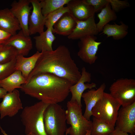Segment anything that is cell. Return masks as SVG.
<instances>
[{
	"instance_id": "1",
	"label": "cell",
	"mask_w": 135,
	"mask_h": 135,
	"mask_svg": "<svg viewBox=\"0 0 135 135\" xmlns=\"http://www.w3.org/2000/svg\"><path fill=\"white\" fill-rule=\"evenodd\" d=\"M41 53L26 82L33 76L42 73H49L64 78L72 85L80 78L81 72L65 46L60 45L54 50L42 51Z\"/></svg>"
},
{
	"instance_id": "2",
	"label": "cell",
	"mask_w": 135,
	"mask_h": 135,
	"mask_svg": "<svg viewBox=\"0 0 135 135\" xmlns=\"http://www.w3.org/2000/svg\"><path fill=\"white\" fill-rule=\"evenodd\" d=\"M68 80L49 73L33 76L20 90L24 94L48 104H58L68 96L72 85Z\"/></svg>"
},
{
	"instance_id": "3",
	"label": "cell",
	"mask_w": 135,
	"mask_h": 135,
	"mask_svg": "<svg viewBox=\"0 0 135 135\" xmlns=\"http://www.w3.org/2000/svg\"><path fill=\"white\" fill-rule=\"evenodd\" d=\"M49 104L40 101L23 108L20 117L26 134L47 135L44 129L43 115Z\"/></svg>"
},
{
	"instance_id": "4",
	"label": "cell",
	"mask_w": 135,
	"mask_h": 135,
	"mask_svg": "<svg viewBox=\"0 0 135 135\" xmlns=\"http://www.w3.org/2000/svg\"><path fill=\"white\" fill-rule=\"evenodd\" d=\"M47 135H64L68 128L65 110L58 104H50L43 115Z\"/></svg>"
},
{
	"instance_id": "5",
	"label": "cell",
	"mask_w": 135,
	"mask_h": 135,
	"mask_svg": "<svg viewBox=\"0 0 135 135\" xmlns=\"http://www.w3.org/2000/svg\"><path fill=\"white\" fill-rule=\"evenodd\" d=\"M67 107L65 110L66 122L70 126L67 128L66 134L85 135L88 130H91L92 121L84 117L82 107L76 102L68 101Z\"/></svg>"
},
{
	"instance_id": "6",
	"label": "cell",
	"mask_w": 135,
	"mask_h": 135,
	"mask_svg": "<svg viewBox=\"0 0 135 135\" xmlns=\"http://www.w3.org/2000/svg\"><path fill=\"white\" fill-rule=\"evenodd\" d=\"M121 104L109 93L104 92L102 97L92 108V115L114 127Z\"/></svg>"
},
{
	"instance_id": "7",
	"label": "cell",
	"mask_w": 135,
	"mask_h": 135,
	"mask_svg": "<svg viewBox=\"0 0 135 135\" xmlns=\"http://www.w3.org/2000/svg\"><path fill=\"white\" fill-rule=\"evenodd\" d=\"M110 94L118 100L122 107L135 102V80L122 78L117 80L111 85Z\"/></svg>"
},
{
	"instance_id": "8",
	"label": "cell",
	"mask_w": 135,
	"mask_h": 135,
	"mask_svg": "<svg viewBox=\"0 0 135 135\" xmlns=\"http://www.w3.org/2000/svg\"><path fill=\"white\" fill-rule=\"evenodd\" d=\"M95 36H88L80 39L78 43V56L83 61L90 64H94L98 58L96 53L102 42H97Z\"/></svg>"
},
{
	"instance_id": "9",
	"label": "cell",
	"mask_w": 135,
	"mask_h": 135,
	"mask_svg": "<svg viewBox=\"0 0 135 135\" xmlns=\"http://www.w3.org/2000/svg\"><path fill=\"white\" fill-rule=\"evenodd\" d=\"M116 124V128L119 130L134 135L135 102L119 110Z\"/></svg>"
},
{
	"instance_id": "10",
	"label": "cell",
	"mask_w": 135,
	"mask_h": 135,
	"mask_svg": "<svg viewBox=\"0 0 135 135\" xmlns=\"http://www.w3.org/2000/svg\"><path fill=\"white\" fill-rule=\"evenodd\" d=\"M2 98V101L0 103L1 119L6 116L13 117L19 110L23 109L20 92L17 89L11 92H7Z\"/></svg>"
},
{
	"instance_id": "11",
	"label": "cell",
	"mask_w": 135,
	"mask_h": 135,
	"mask_svg": "<svg viewBox=\"0 0 135 135\" xmlns=\"http://www.w3.org/2000/svg\"><path fill=\"white\" fill-rule=\"evenodd\" d=\"M30 0L14 1L11 4V12L19 23L21 30L26 36H30L28 21L32 6H30Z\"/></svg>"
},
{
	"instance_id": "12",
	"label": "cell",
	"mask_w": 135,
	"mask_h": 135,
	"mask_svg": "<svg viewBox=\"0 0 135 135\" xmlns=\"http://www.w3.org/2000/svg\"><path fill=\"white\" fill-rule=\"evenodd\" d=\"M80 78L75 84L72 85L70 89V92L72 96L70 101L76 102L82 107V106L81 100L82 94L85 90L96 88V85L94 82H90L91 80V75L90 73L88 72L85 68L83 67L82 69Z\"/></svg>"
},
{
	"instance_id": "13",
	"label": "cell",
	"mask_w": 135,
	"mask_h": 135,
	"mask_svg": "<svg viewBox=\"0 0 135 135\" xmlns=\"http://www.w3.org/2000/svg\"><path fill=\"white\" fill-rule=\"evenodd\" d=\"M32 10L30 15L28 21V29L30 35L44 31L46 17L42 14L40 0H30Z\"/></svg>"
},
{
	"instance_id": "14",
	"label": "cell",
	"mask_w": 135,
	"mask_h": 135,
	"mask_svg": "<svg viewBox=\"0 0 135 135\" xmlns=\"http://www.w3.org/2000/svg\"><path fill=\"white\" fill-rule=\"evenodd\" d=\"M66 5L70 13L76 20H86L95 13L93 7L84 0H70Z\"/></svg>"
},
{
	"instance_id": "15",
	"label": "cell",
	"mask_w": 135,
	"mask_h": 135,
	"mask_svg": "<svg viewBox=\"0 0 135 135\" xmlns=\"http://www.w3.org/2000/svg\"><path fill=\"white\" fill-rule=\"evenodd\" d=\"M4 46L14 47L16 50L18 54L24 56H27L32 48L31 38L30 36H25L21 30L15 34L11 36L4 44Z\"/></svg>"
},
{
	"instance_id": "16",
	"label": "cell",
	"mask_w": 135,
	"mask_h": 135,
	"mask_svg": "<svg viewBox=\"0 0 135 135\" xmlns=\"http://www.w3.org/2000/svg\"><path fill=\"white\" fill-rule=\"evenodd\" d=\"M76 24L72 32L67 36L69 39H80L85 36L97 35L98 32L94 16L83 21L76 20Z\"/></svg>"
},
{
	"instance_id": "17",
	"label": "cell",
	"mask_w": 135,
	"mask_h": 135,
	"mask_svg": "<svg viewBox=\"0 0 135 135\" xmlns=\"http://www.w3.org/2000/svg\"><path fill=\"white\" fill-rule=\"evenodd\" d=\"M106 88V85L103 83L96 90L91 89L82 94V98H83L86 105L83 116L87 120H90V117L92 116V109L102 96Z\"/></svg>"
},
{
	"instance_id": "18",
	"label": "cell",
	"mask_w": 135,
	"mask_h": 135,
	"mask_svg": "<svg viewBox=\"0 0 135 135\" xmlns=\"http://www.w3.org/2000/svg\"><path fill=\"white\" fill-rule=\"evenodd\" d=\"M0 30L12 36L15 34L17 31L21 30L18 21L8 8L0 10Z\"/></svg>"
},
{
	"instance_id": "19",
	"label": "cell",
	"mask_w": 135,
	"mask_h": 135,
	"mask_svg": "<svg viewBox=\"0 0 135 135\" xmlns=\"http://www.w3.org/2000/svg\"><path fill=\"white\" fill-rule=\"evenodd\" d=\"M76 20L69 12L64 14L53 27V34L68 36L73 32L76 26Z\"/></svg>"
},
{
	"instance_id": "20",
	"label": "cell",
	"mask_w": 135,
	"mask_h": 135,
	"mask_svg": "<svg viewBox=\"0 0 135 135\" xmlns=\"http://www.w3.org/2000/svg\"><path fill=\"white\" fill-rule=\"evenodd\" d=\"M41 54V52L37 51L32 56L27 58L18 54L16 58V70L20 71L22 76L26 80L34 68Z\"/></svg>"
},
{
	"instance_id": "21",
	"label": "cell",
	"mask_w": 135,
	"mask_h": 135,
	"mask_svg": "<svg viewBox=\"0 0 135 135\" xmlns=\"http://www.w3.org/2000/svg\"><path fill=\"white\" fill-rule=\"evenodd\" d=\"M26 82V80L22 76L21 72L16 70L6 78L0 80V87L10 93L17 88L20 89L22 85Z\"/></svg>"
},
{
	"instance_id": "22",
	"label": "cell",
	"mask_w": 135,
	"mask_h": 135,
	"mask_svg": "<svg viewBox=\"0 0 135 135\" xmlns=\"http://www.w3.org/2000/svg\"><path fill=\"white\" fill-rule=\"evenodd\" d=\"M52 31V29L47 28L45 31L38 36L34 37L35 40V47L38 51H51L53 50L52 44L56 39Z\"/></svg>"
},
{
	"instance_id": "23",
	"label": "cell",
	"mask_w": 135,
	"mask_h": 135,
	"mask_svg": "<svg viewBox=\"0 0 135 135\" xmlns=\"http://www.w3.org/2000/svg\"><path fill=\"white\" fill-rule=\"evenodd\" d=\"M128 26L122 22L120 25L115 23L113 24H107L104 27L102 34H106L107 37L112 36L115 40L124 38L128 33Z\"/></svg>"
},
{
	"instance_id": "24",
	"label": "cell",
	"mask_w": 135,
	"mask_h": 135,
	"mask_svg": "<svg viewBox=\"0 0 135 135\" xmlns=\"http://www.w3.org/2000/svg\"><path fill=\"white\" fill-rule=\"evenodd\" d=\"M97 16L99 21L96 24L99 32L102 31L105 25L111 21L116 20L117 18L116 12L112 9L108 1Z\"/></svg>"
},
{
	"instance_id": "25",
	"label": "cell",
	"mask_w": 135,
	"mask_h": 135,
	"mask_svg": "<svg viewBox=\"0 0 135 135\" xmlns=\"http://www.w3.org/2000/svg\"><path fill=\"white\" fill-rule=\"evenodd\" d=\"M114 129V126L94 117L92 122L91 135H110Z\"/></svg>"
},
{
	"instance_id": "26",
	"label": "cell",
	"mask_w": 135,
	"mask_h": 135,
	"mask_svg": "<svg viewBox=\"0 0 135 135\" xmlns=\"http://www.w3.org/2000/svg\"><path fill=\"white\" fill-rule=\"evenodd\" d=\"M70 0H40L42 13L46 17L48 14L64 6Z\"/></svg>"
},
{
	"instance_id": "27",
	"label": "cell",
	"mask_w": 135,
	"mask_h": 135,
	"mask_svg": "<svg viewBox=\"0 0 135 135\" xmlns=\"http://www.w3.org/2000/svg\"><path fill=\"white\" fill-rule=\"evenodd\" d=\"M67 12H69V10L66 6L61 7L49 14L46 17L45 26L47 28H51L52 30L55 23Z\"/></svg>"
},
{
	"instance_id": "28",
	"label": "cell",
	"mask_w": 135,
	"mask_h": 135,
	"mask_svg": "<svg viewBox=\"0 0 135 135\" xmlns=\"http://www.w3.org/2000/svg\"><path fill=\"white\" fill-rule=\"evenodd\" d=\"M18 55L16 50L14 47L3 46L0 48V64L10 62Z\"/></svg>"
},
{
	"instance_id": "29",
	"label": "cell",
	"mask_w": 135,
	"mask_h": 135,
	"mask_svg": "<svg viewBox=\"0 0 135 135\" xmlns=\"http://www.w3.org/2000/svg\"><path fill=\"white\" fill-rule=\"evenodd\" d=\"M16 58L10 62L0 64V80L6 78L16 70Z\"/></svg>"
},
{
	"instance_id": "30",
	"label": "cell",
	"mask_w": 135,
	"mask_h": 135,
	"mask_svg": "<svg viewBox=\"0 0 135 135\" xmlns=\"http://www.w3.org/2000/svg\"><path fill=\"white\" fill-rule=\"evenodd\" d=\"M112 9L115 12H118L129 6L128 2L126 0H108Z\"/></svg>"
},
{
	"instance_id": "31",
	"label": "cell",
	"mask_w": 135,
	"mask_h": 135,
	"mask_svg": "<svg viewBox=\"0 0 135 135\" xmlns=\"http://www.w3.org/2000/svg\"><path fill=\"white\" fill-rule=\"evenodd\" d=\"M94 8L95 12L101 10L108 2V0H84Z\"/></svg>"
},
{
	"instance_id": "32",
	"label": "cell",
	"mask_w": 135,
	"mask_h": 135,
	"mask_svg": "<svg viewBox=\"0 0 135 135\" xmlns=\"http://www.w3.org/2000/svg\"><path fill=\"white\" fill-rule=\"evenodd\" d=\"M11 36L10 34L0 30V48Z\"/></svg>"
},
{
	"instance_id": "33",
	"label": "cell",
	"mask_w": 135,
	"mask_h": 135,
	"mask_svg": "<svg viewBox=\"0 0 135 135\" xmlns=\"http://www.w3.org/2000/svg\"><path fill=\"white\" fill-rule=\"evenodd\" d=\"M110 135H129L128 133L121 131L115 127Z\"/></svg>"
},
{
	"instance_id": "34",
	"label": "cell",
	"mask_w": 135,
	"mask_h": 135,
	"mask_svg": "<svg viewBox=\"0 0 135 135\" xmlns=\"http://www.w3.org/2000/svg\"><path fill=\"white\" fill-rule=\"evenodd\" d=\"M7 92V91L4 89L0 87V99L3 98Z\"/></svg>"
},
{
	"instance_id": "35",
	"label": "cell",
	"mask_w": 135,
	"mask_h": 135,
	"mask_svg": "<svg viewBox=\"0 0 135 135\" xmlns=\"http://www.w3.org/2000/svg\"><path fill=\"white\" fill-rule=\"evenodd\" d=\"M0 130L1 131L2 133L3 134H4V135H8L6 134L5 132L2 128V127H1L0 126ZM30 135L29 134H26L25 135Z\"/></svg>"
},
{
	"instance_id": "36",
	"label": "cell",
	"mask_w": 135,
	"mask_h": 135,
	"mask_svg": "<svg viewBox=\"0 0 135 135\" xmlns=\"http://www.w3.org/2000/svg\"><path fill=\"white\" fill-rule=\"evenodd\" d=\"M85 135H91V130H88L87 131V132Z\"/></svg>"
},
{
	"instance_id": "37",
	"label": "cell",
	"mask_w": 135,
	"mask_h": 135,
	"mask_svg": "<svg viewBox=\"0 0 135 135\" xmlns=\"http://www.w3.org/2000/svg\"></svg>"
}]
</instances>
